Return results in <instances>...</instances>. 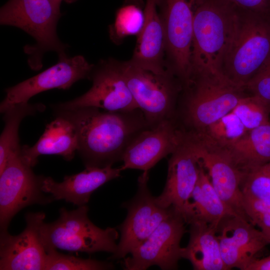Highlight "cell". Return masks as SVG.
Returning a JSON list of instances; mask_svg holds the SVG:
<instances>
[{
    "instance_id": "obj_1",
    "label": "cell",
    "mask_w": 270,
    "mask_h": 270,
    "mask_svg": "<svg viewBox=\"0 0 270 270\" xmlns=\"http://www.w3.org/2000/svg\"><path fill=\"white\" fill-rule=\"evenodd\" d=\"M74 126L78 153L86 166L103 168L122 160L130 144L150 128L139 108L128 112H108L95 107L54 109Z\"/></svg>"
},
{
    "instance_id": "obj_2",
    "label": "cell",
    "mask_w": 270,
    "mask_h": 270,
    "mask_svg": "<svg viewBox=\"0 0 270 270\" xmlns=\"http://www.w3.org/2000/svg\"><path fill=\"white\" fill-rule=\"evenodd\" d=\"M240 22L239 10L228 0H204L200 6L194 20L191 76H224L223 62Z\"/></svg>"
},
{
    "instance_id": "obj_3",
    "label": "cell",
    "mask_w": 270,
    "mask_h": 270,
    "mask_svg": "<svg viewBox=\"0 0 270 270\" xmlns=\"http://www.w3.org/2000/svg\"><path fill=\"white\" fill-rule=\"evenodd\" d=\"M60 6L50 0H9L0 8L1 25L18 28L36 40L34 44L24 48L34 70L42 68L43 56L48 52H56L58 58L66 56L68 46L61 42L56 33L62 16Z\"/></svg>"
},
{
    "instance_id": "obj_4",
    "label": "cell",
    "mask_w": 270,
    "mask_h": 270,
    "mask_svg": "<svg viewBox=\"0 0 270 270\" xmlns=\"http://www.w3.org/2000/svg\"><path fill=\"white\" fill-rule=\"evenodd\" d=\"M185 94L179 115L186 130L200 132L231 112L240 100L243 88L224 76L193 74L184 86Z\"/></svg>"
},
{
    "instance_id": "obj_5",
    "label": "cell",
    "mask_w": 270,
    "mask_h": 270,
    "mask_svg": "<svg viewBox=\"0 0 270 270\" xmlns=\"http://www.w3.org/2000/svg\"><path fill=\"white\" fill-rule=\"evenodd\" d=\"M238 28L224 58L222 72L244 88L270 56V22L264 14L242 10Z\"/></svg>"
},
{
    "instance_id": "obj_6",
    "label": "cell",
    "mask_w": 270,
    "mask_h": 270,
    "mask_svg": "<svg viewBox=\"0 0 270 270\" xmlns=\"http://www.w3.org/2000/svg\"><path fill=\"white\" fill-rule=\"evenodd\" d=\"M86 205L68 210H60V216L51 223L42 222L40 233L46 250L60 249L92 254L105 252L114 254L118 247V234L115 228L102 229L88 218Z\"/></svg>"
},
{
    "instance_id": "obj_7",
    "label": "cell",
    "mask_w": 270,
    "mask_h": 270,
    "mask_svg": "<svg viewBox=\"0 0 270 270\" xmlns=\"http://www.w3.org/2000/svg\"><path fill=\"white\" fill-rule=\"evenodd\" d=\"M128 87L150 128L163 121L176 118L177 96L182 87L170 71L157 74L136 66L129 60L122 62Z\"/></svg>"
},
{
    "instance_id": "obj_8",
    "label": "cell",
    "mask_w": 270,
    "mask_h": 270,
    "mask_svg": "<svg viewBox=\"0 0 270 270\" xmlns=\"http://www.w3.org/2000/svg\"><path fill=\"white\" fill-rule=\"evenodd\" d=\"M204 0H158L165 36L166 68L186 84L192 74L195 13Z\"/></svg>"
},
{
    "instance_id": "obj_9",
    "label": "cell",
    "mask_w": 270,
    "mask_h": 270,
    "mask_svg": "<svg viewBox=\"0 0 270 270\" xmlns=\"http://www.w3.org/2000/svg\"><path fill=\"white\" fill-rule=\"evenodd\" d=\"M184 134L220 198L236 216L250 222L240 188L245 172L236 166L225 148L204 134L184 130Z\"/></svg>"
},
{
    "instance_id": "obj_10",
    "label": "cell",
    "mask_w": 270,
    "mask_h": 270,
    "mask_svg": "<svg viewBox=\"0 0 270 270\" xmlns=\"http://www.w3.org/2000/svg\"><path fill=\"white\" fill-rule=\"evenodd\" d=\"M92 84L82 95L55 104L54 109L95 107L108 112H128L138 108L128 87L122 62L110 58L94 66L90 78Z\"/></svg>"
},
{
    "instance_id": "obj_11",
    "label": "cell",
    "mask_w": 270,
    "mask_h": 270,
    "mask_svg": "<svg viewBox=\"0 0 270 270\" xmlns=\"http://www.w3.org/2000/svg\"><path fill=\"white\" fill-rule=\"evenodd\" d=\"M148 172L143 171L138 178V188L135 196L123 204L128 210L126 218L118 226L120 238L116 250L108 258L118 260L143 243L157 227L173 212L164 208L155 201L148 188Z\"/></svg>"
},
{
    "instance_id": "obj_12",
    "label": "cell",
    "mask_w": 270,
    "mask_h": 270,
    "mask_svg": "<svg viewBox=\"0 0 270 270\" xmlns=\"http://www.w3.org/2000/svg\"><path fill=\"white\" fill-rule=\"evenodd\" d=\"M19 148L9 157L0 174V224L6 230L14 216L24 207L46 204L52 199L42 194L44 176L36 175L32 166L23 159Z\"/></svg>"
},
{
    "instance_id": "obj_13",
    "label": "cell",
    "mask_w": 270,
    "mask_h": 270,
    "mask_svg": "<svg viewBox=\"0 0 270 270\" xmlns=\"http://www.w3.org/2000/svg\"><path fill=\"white\" fill-rule=\"evenodd\" d=\"M186 224L182 216L174 210L130 256L124 258V268L144 270L155 265L163 270L176 269L182 258L180 242Z\"/></svg>"
},
{
    "instance_id": "obj_14",
    "label": "cell",
    "mask_w": 270,
    "mask_h": 270,
    "mask_svg": "<svg viewBox=\"0 0 270 270\" xmlns=\"http://www.w3.org/2000/svg\"><path fill=\"white\" fill-rule=\"evenodd\" d=\"M94 65L82 55L59 57L56 64L40 73L6 89L0 112L20 102H28L33 96L54 88L67 90L76 82L89 79Z\"/></svg>"
},
{
    "instance_id": "obj_15",
    "label": "cell",
    "mask_w": 270,
    "mask_h": 270,
    "mask_svg": "<svg viewBox=\"0 0 270 270\" xmlns=\"http://www.w3.org/2000/svg\"><path fill=\"white\" fill-rule=\"evenodd\" d=\"M43 212L26 215V227L19 234L2 231L0 239V270H44L46 247L40 233L44 222Z\"/></svg>"
},
{
    "instance_id": "obj_16",
    "label": "cell",
    "mask_w": 270,
    "mask_h": 270,
    "mask_svg": "<svg viewBox=\"0 0 270 270\" xmlns=\"http://www.w3.org/2000/svg\"><path fill=\"white\" fill-rule=\"evenodd\" d=\"M182 129L176 118L166 120L140 132L130 144L122 158V171L137 169L149 171L178 146Z\"/></svg>"
},
{
    "instance_id": "obj_17",
    "label": "cell",
    "mask_w": 270,
    "mask_h": 270,
    "mask_svg": "<svg viewBox=\"0 0 270 270\" xmlns=\"http://www.w3.org/2000/svg\"><path fill=\"white\" fill-rule=\"evenodd\" d=\"M220 254L226 270H246L256 256L268 244L264 234L242 218L229 216L217 229Z\"/></svg>"
},
{
    "instance_id": "obj_18",
    "label": "cell",
    "mask_w": 270,
    "mask_h": 270,
    "mask_svg": "<svg viewBox=\"0 0 270 270\" xmlns=\"http://www.w3.org/2000/svg\"><path fill=\"white\" fill-rule=\"evenodd\" d=\"M200 163L182 130L180 142L168 162L166 180L156 203L164 208H172L183 217L186 201L199 178Z\"/></svg>"
},
{
    "instance_id": "obj_19",
    "label": "cell",
    "mask_w": 270,
    "mask_h": 270,
    "mask_svg": "<svg viewBox=\"0 0 270 270\" xmlns=\"http://www.w3.org/2000/svg\"><path fill=\"white\" fill-rule=\"evenodd\" d=\"M120 168L112 166L103 168L87 167L83 171L66 176L61 182L50 177H44L42 190L54 200H64L78 206L86 205L92 194L99 187L120 176Z\"/></svg>"
},
{
    "instance_id": "obj_20",
    "label": "cell",
    "mask_w": 270,
    "mask_h": 270,
    "mask_svg": "<svg viewBox=\"0 0 270 270\" xmlns=\"http://www.w3.org/2000/svg\"><path fill=\"white\" fill-rule=\"evenodd\" d=\"M158 9V0H146L142 28L137 36L136 46L129 62L157 74L166 71L165 36Z\"/></svg>"
},
{
    "instance_id": "obj_21",
    "label": "cell",
    "mask_w": 270,
    "mask_h": 270,
    "mask_svg": "<svg viewBox=\"0 0 270 270\" xmlns=\"http://www.w3.org/2000/svg\"><path fill=\"white\" fill-rule=\"evenodd\" d=\"M56 117L46 125L43 134L33 146H21L23 159L32 167L36 164L40 156L56 154L70 160L77 152L78 140L74 126L66 118Z\"/></svg>"
},
{
    "instance_id": "obj_22",
    "label": "cell",
    "mask_w": 270,
    "mask_h": 270,
    "mask_svg": "<svg viewBox=\"0 0 270 270\" xmlns=\"http://www.w3.org/2000/svg\"><path fill=\"white\" fill-rule=\"evenodd\" d=\"M200 166L198 180L186 201L183 217L186 224L203 222L218 229L224 218L236 216L220 198L200 163Z\"/></svg>"
},
{
    "instance_id": "obj_23",
    "label": "cell",
    "mask_w": 270,
    "mask_h": 270,
    "mask_svg": "<svg viewBox=\"0 0 270 270\" xmlns=\"http://www.w3.org/2000/svg\"><path fill=\"white\" fill-rule=\"evenodd\" d=\"M190 226V240L187 246L182 248V258L188 260L195 270H226L221 256L217 228L199 222Z\"/></svg>"
},
{
    "instance_id": "obj_24",
    "label": "cell",
    "mask_w": 270,
    "mask_h": 270,
    "mask_svg": "<svg viewBox=\"0 0 270 270\" xmlns=\"http://www.w3.org/2000/svg\"><path fill=\"white\" fill-rule=\"evenodd\" d=\"M224 148L236 166L244 172L270 162V122L250 130Z\"/></svg>"
},
{
    "instance_id": "obj_25",
    "label": "cell",
    "mask_w": 270,
    "mask_h": 270,
    "mask_svg": "<svg viewBox=\"0 0 270 270\" xmlns=\"http://www.w3.org/2000/svg\"><path fill=\"white\" fill-rule=\"evenodd\" d=\"M45 108L42 104L26 102L14 104L4 112L2 119L4 126L0 137V174L5 168L10 156L21 147L18 128L22 120L43 112Z\"/></svg>"
},
{
    "instance_id": "obj_26",
    "label": "cell",
    "mask_w": 270,
    "mask_h": 270,
    "mask_svg": "<svg viewBox=\"0 0 270 270\" xmlns=\"http://www.w3.org/2000/svg\"><path fill=\"white\" fill-rule=\"evenodd\" d=\"M144 9L140 0H126L116 12L114 22L109 26L110 39L118 42L122 38L140 32L144 22Z\"/></svg>"
},
{
    "instance_id": "obj_27",
    "label": "cell",
    "mask_w": 270,
    "mask_h": 270,
    "mask_svg": "<svg viewBox=\"0 0 270 270\" xmlns=\"http://www.w3.org/2000/svg\"><path fill=\"white\" fill-rule=\"evenodd\" d=\"M200 132L222 146L226 147L241 138L248 131L232 111Z\"/></svg>"
},
{
    "instance_id": "obj_28",
    "label": "cell",
    "mask_w": 270,
    "mask_h": 270,
    "mask_svg": "<svg viewBox=\"0 0 270 270\" xmlns=\"http://www.w3.org/2000/svg\"><path fill=\"white\" fill-rule=\"evenodd\" d=\"M232 112L248 132L270 122V109L260 98L253 94L244 96Z\"/></svg>"
},
{
    "instance_id": "obj_29",
    "label": "cell",
    "mask_w": 270,
    "mask_h": 270,
    "mask_svg": "<svg viewBox=\"0 0 270 270\" xmlns=\"http://www.w3.org/2000/svg\"><path fill=\"white\" fill-rule=\"evenodd\" d=\"M114 268L108 262L91 258L84 259L58 252L56 249L46 250L45 270H102Z\"/></svg>"
},
{
    "instance_id": "obj_30",
    "label": "cell",
    "mask_w": 270,
    "mask_h": 270,
    "mask_svg": "<svg viewBox=\"0 0 270 270\" xmlns=\"http://www.w3.org/2000/svg\"><path fill=\"white\" fill-rule=\"evenodd\" d=\"M240 187L244 196L270 200V162L246 172Z\"/></svg>"
},
{
    "instance_id": "obj_31",
    "label": "cell",
    "mask_w": 270,
    "mask_h": 270,
    "mask_svg": "<svg viewBox=\"0 0 270 270\" xmlns=\"http://www.w3.org/2000/svg\"><path fill=\"white\" fill-rule=\"evenodd\" d=\"M244 88L260 98L270 109V56Z\"/></svg>"
},
{
    "instance_id": "obj_32",
    "label": "cell",
    "mask_w": 270,
    "mask_h": 270,
    "mask_svg": "<svg viewBox=\"0 0 270 270\" xmlns=\"http://www.w3.org/2000/svg\"><path fill=\"white\" fill-rule=\"evenodd\" d=\"M243 196L245 212L250 222L252 218L270 212V200Z\"/></svg>"
},
{
    "instance_id": "obj_33",
    "label": "cell",
    "mask_w": 270,
    "mask_h": 270,
    "mask_svg": "<svg viewBox=\"0 0 270 270\" xmlns=\"http://www.w3.org/2000/svg\"><path fill=\"white\" fill-rule=\"evenodd\" d=\"M237 8L250 12L268 13L270 0H228Z\"/></svg>"
},
{
    "instance_id": "obj_34",
    "label": "cell",
    "mask_w": 270,
    "mask_h": 270,
    "mask_svg": "<svg viewBox=\"0 0 270 270\" xmlns=\"http://www.w3.org/2000/svg\"><path fill=\"white\" fill-rule=\"evenodd\" d=\"M251 223L258 226L262 232L270 230V212L258 216L251 220Z\"/></svg>"
},
{
    "instance_id": "obj_35",
    "label": "cell",
    "mask_w": 270,
    "mask_h": 270,
    "mask_svg": "<svg viewBox=\"0 0 270 270\" xmlns=\"http://www.w3.org/2000/svg\"><path fill=\"white\" fill-rule=\"evenodd\" d=\"M246 270H270V255L260 259L254 260Z\"/></svg>"
},
{
    "instance_id": "obj_36",
    "label": "cell",
    "mask_w": 270,
    "mask_h": 270,
    "mask_svg": "<svg viewBox=\"0 0 270 270\" xmlns=\"http://www.w3.org/2000/svg\"><path fill=\"white\" fill-rule=\"evenodd\" d=\"M50 0L58 5L60 6V4L62 1L68 4H72V3L76 2L78 0Z\"/></svg>"
},
{
    "instance_id": "obj_37",
    "label": "cell",
    "mask_w": 270,
    "mask_h": 270,
    "mask_svg": "<svg viewBox=\"0 0 270 270\" xmlns=\"http://www.w3.org/2000/svg\"><path fill=\"white\" fill-rule=\"evenodd\" d=\"M264 234L268 244H270V230L262 232Z\"/></svg>"
}]
</instances>
